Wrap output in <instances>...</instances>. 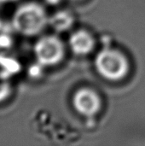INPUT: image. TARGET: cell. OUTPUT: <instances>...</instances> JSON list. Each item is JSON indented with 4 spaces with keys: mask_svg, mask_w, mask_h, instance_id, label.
<instances>
[{
    "mask_svg": "<svg viewBox=\"0 0 145 146\" xmlns=\"http://www.w3.org/2000/svg\"><path fill=\"white\" fill-rule=\"evenodd\" d=\"M33 52L39 64L43 67H49L62 61L64 56V46L57 37L46 35L35 43Z\"/></svg>",
    "mask_w": 145,
    "mask_h": 146,
    "instance_id": "3957f363",
    "label": "cell"
},
{
    "mask_svg": "<svg viewBox=\"0 0 145 146\" xmlns=\"http://www.w3.org/2000/svg\"><path fill=\"white\" fill-rule=\"evenodd\" d=\"M10 93V86L5 80L0 79V102L6 99Z\"/></svg>",
    "mask_w": 145,
    "mask_h": 146,
    "instance_id": "52a82bcc",
    "label": "cell"
},
{
    "mask_svg": "<svg viewBox=\"0 0 145 146\" xmlns=\"http://www.w3.org/2000/svg\"><path fill=\"white\" fill-rule=\"evenodd\" d=\"M18 0H0L1 3H14L16 2Z\"/></svg>",
    "mask_w": 145,
    "mask_h": 146,
    "instance_id": "9c48e42d",
    "label": "cell"
},
{
    "mask_svg": "<svg viewBox=\"0 0 145 146\" xmlns=\"http://www.w3.org/2000/svg\"><path fill=\"white\" fill-rule=\"evenodd\" d=\"M74 1H76V0H74Z\"/></svg>",
    "mask_w": 145,
    "mask_h": 146,
    "instance_id": "30bf717a",
    "label": "cell"
},
{
    "mask_svg": "<svg viewBox=\"0 0 145 146\" xmlns=\"http://www.w3.org/2000/svg\"><path fill=\"white\" fill-rule=\"evenodd\" d=\"M73 23V15L64 10L57 11L49 17V24L56 32H65L68 30Z\"/></svg>",
    "mask_w": 145,
    "mask_h": 146,
    "instance_id": "8992f818",
    "label": "cell"
},
{
    "mask_svg": "<svg viewBox=\"0 0 145 146\" xmlns=\"http://www.w3.org/2000/svg\"><path fill=\"white\" fill-rule=\"evenodd\" d=\"M73 104L74 109L85 116L96 115L101 108V100L98 95L92 90L83 88L73 96Z\"/></svg>",
    "mask_w": 145,
    "mask_h": 146,
    "instance_id": "277c9868",
    "label": "cell"
},
{
    "mask_svg": "<svg viewBox=\"0 0 145 146\" xmlns=\"http://www.w3.org/2000/svg\"><path fill=\"white\" fill-rule=\"evenodd\" d=\"M47 24H49V17L44 9L35 2L20 5L12 16L14 29L26 37L39 34Z\"/></svg>",
    "mask_w": 145,
    "mask_h": 146,
    "instance_id": "6da1fadb",
    "label": "cell"
},
{
    "mask_svg": "<svg viewBox=\"0 0 145 146\" xmlns=\"http://www.w3.org/2000/svg\"><path fill=\"white\" fill-rule=\"evenodd\" d=\"M95 67L98 74L109 80H119L128 73L129 64L126 56L116 50L104 49L95 59Z\"/></svg>",
    "mask_w": 145,
    "mask_h": 146,
    "instance_id": "7a4b0ae2",
    "label": "cell"
},
{
    "mask_svg": "<svg viewBox=\"0 0 145 146\" xmlns=\"http://www.w3.org/2000/svg\"><path fill=\"white\" fill-rule=\"evenodd\" d=\"M45 1L47 2V3L50 5H56L61 2V0H45Z\"/></svg>",
    "mask_w": 145,
    "mask_h": 146,
    "instance_id": "ba28073f",
    "label": "cell"
},
{
    "mask_svg": "<svg viewBox=\"0 0 145 146\" xmlns=\"http://www.w3.org/2000/svg\"><path fill=\"white\" fill-rule=\"evenodd\" d=\"M69 46L72 51L79 56L89 54L94 47L91 35L83 30L73 33L69 38Z\"/></svg>",
    "mask_w": 145,
    "mask_h": 146,
    "instance_id": "5b68a950",
    "label": "cell"
}]
</instances>
